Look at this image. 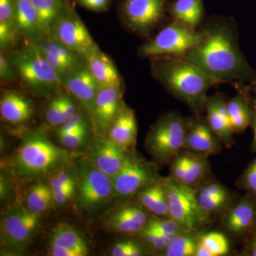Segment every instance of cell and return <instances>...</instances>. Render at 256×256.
<instances>
[{
    "instance_id": "cell-1",
    "label": "cell",
    "mask_w": 256,
    "mask_h": 256,
    "mask_svg": "<svg viewBox=\"0 0 256 256\" xmlns=\"http://www.w3.org/2000/svg\"><path fill=\"white\" fill-rule=\"evenodd\" d=\"M201 32V42L184 60L218 84L250 82L256 78V70L249 65L239 48L238 34L232 20L213 18Z\"/></svg>"
},
{
    "instance_id": "cell-2",
    "label": "cell",
    "mask_w": 256,
    "mask_h": 256,
    "mask_svg": "<svg viewBox=\"0 0 256 256\" xmlns=\"http://www.w3.org/2000/svg\"><path fill=\"white\" fill-rule=\"evenodd\" d=\"M152 58L153 76L174 97L200 112L205 107L208 89L218 82L182 58L163 56Z\"/></svg>"
},
{
    "instance_id": "cell-3",
    "label": "cell",
    "mask_w": 256,
    "mask_h": 256,
    "mask_svg": "<svg viewBox=\"0 0 256 256\" xmlns=\"http://www.w3.org/2000/svg\"><path fill=\"white\" fill-rule=\"evenodd\" d=\"M68 159L66 152L56 146L43 133L34 132L24 140L12 163L20 178H33L56 171Z\"/></svg>"
},
{
    "instance_id": "cell-4",
    "label": "cell",
    "mask_w": 256,
    "mask_h": 256,
    "mask_svg": "<svg viewBox=\"0 0 256 256\" xmlns=\"http://www.w3.org/2000/svg\"><path fill=\"white\" fill-rule=\"evenodd\" d=\"M190 122L176 112H170L158 120L146 137V146L152 156L162 163L178 156L184 149Z\"/></svg>"
},
{
    "instance_id": "cell-5",
    "label": "cell",
    "mask_w": 256,
    "mask_h": 256,
    "mask_svg": "<svg viewBox=\"0 0 256 256\" xmlns=\"http://www.w3.org/2000/svg\"><path fill=\"white\" fill-rule=\"evenodd\" d=\"M161 182L168 196L170 218L178 222L186 232H191L206 223L208 215L202 210L197 192L192 186L170 176Z\"/></svg>"
},
{
    "instance_id": "cell-6",
    "label": "cell",
    "mask_w": 256,
    "mask_h": 256,
    "mask_svg": "<svg viewBox=\"0 0 256 256\" xmlns=\"http://www.w3.org/2000/svg\"><path fill=\"white\" fill-rule=\"evenodd\" d=\"M10 62L25 86L37 94L52 92L62 85V77L32 44L26 50L12 54Z\"/></svg>"
},
{
    "instance_id": "cell-7",
    "label": "cell",
    "mask_w": 256,
    "mask_h": 256,
    "mask_svg": "<svg viewBox=\"0 0 256 256\" xmlns=\"http://www.w3.org/2000/svg\"><path fill=\"white\" fill-rule=\"evenodd\" d=\"M202 38V32L195 31L180 22L173 21L165 26L152 40L140 48L148 57L174 56L183 58Z\"/></svg>"
},
{
    "instance_id": "cell-8",
    "label": "cell",
    "mask_w": 256,
    "mask_h": 256,
    "mask_svg": "<svg viewBox=\"0 0 256 256\" xmlns=\"http://www.w3.org/2000/svg\"><path fill=\"white\" fill-rule=\"evenodd\" d=\"M41 226V215L26 206L16 204L10 207L1 220V242L5 246L26 248Z\"/></svg>"
},
{
    "instance_id": "cell-9",
    "label": "cell",
    "mask_w": 256,
    "mask_h": 256,
    "mask_svg": "<svg viewBox=\"0 0 256 256\" xmlns=\"http://www.w3.org/2000/svg\"><path fill=\"white\" fill-rule=\"evenodd\" d=\"M50 30V36L84 58L97 46L78 15L70 8L64 10Z\"/></svg>"
},
{
    "instance_id": "cell-10",
    "label": "cell",
    "mask_w": 256,
    "mask_h": 256,
    "mask_svg": "<svg viewBox=\"0 0 256 256\" xmlns=\"http://www.w3.org/2000/svg\"><path fill=\"white\" fill-rule=\"evenodd\" d=\"M154 168L136 156H128L118 172L112 178V194L120 200L130 198L154 182Z\"/></svg>"
},
{
    "instance_id": "cell-11",
    "label": "cell",
    "mask_w": 256,
    "mask_h": 256,
    "mask_svg": "<svg viewBox=\"0 0 256 256\" xmlns=\"http://www.w3.org/2000/svg\"><path fill=\"white\" fill-rule=\"evenodd\" d=\"M79 180V204L84 210H94L114 196L112 178L92 163L82 165Z\"/></svg>"
},
{
    "instance_id": "cell-12",
    "label": "cell",
    "mask_w": 256,
    "mask_h": 256,
    "mask_svg": "<svg viewBox=\"0 0 256 256\" xmlns=\"http://www.w3.org/2000/svg\"><path fill=\"white\" fill-rule=\"evenodd\" d=\"M166 4L168 0H124L121 13L128 28L146 34L161 21Z\"/></svg>"
},
{
    "instance_id": "cell-13",
    "label": "cell",
    "mask_w": 256,
    "mask_h": 256,
    "mask_svg": "<svg viewBox=\"0 0 256 256\" xmlns=\"http://www.w3.org/2000/svg\"><path fill=\"white\" fill-rule=\"evenodd\" d=\"M122 106L121 88H100L96 96L94 112L90 116L96 132L99 136L108 132Z\"/></svg>"
},
{
    "instance_id": "cell-14",
    "label": "cell",
    "mask_w": 256,
    "mask_h": 256,
    "mask_svg": "<svg viewBox=\"0 0 256 256\" xmlns=\"http://www.w3.org/2000/svg\"><path fill=\"white\" fill-rule=\"evenodd\" d=\"M126 150L108 137L99 136L90 150L92 164L111 178L120 171L127 159Z\"/></svg>"
},
{
    "instance_id": "cell-15",
    "label": "cell",
    "mask_w": 256,
    "mask_h": 256,
    "mask_svg": "<svg viewBox=\"0 0 256 256\" xmlns=\"http://www.w3.org/2000/svg\"><path fill=\"white\" fill-rule=\"evenodd\" d=\"M65 88L92 116L100 87L88 67L76 68L66 76Z\"/></svg>"
},
{
    "instance_id": "cell-16",
    "label": "cell",
    "mask_w": 256,
    "mask_h": 256,
    "mask_svg": "<svg viewBox=\"0 0 256 256\" xmlns=\"http://www.w3.org/2000/svg\"><path fill=\"white\" fill-rule=\"evenodd\" d=\"M256 226V195L248 192L228 212L225 220L228 232L236 236L250 235Z\"/></svg>"
},
{
    "instance_id": "cell-17",
    "label": "cell",
    "mask_w": 256,
    "mask_h": 256,
    "mask_svg": "<svg viewBox=\"0 0 256 256\" xmlns=\"http://www.w3.org/2000/svg\"><path fill=\"white\" fill-rule=\"evenodd\" d=\"M148 220V214L142 207L127 205L112 212L107 224L118 233L139 234L146 228Z\"/></svg>"
},
{
    "instance_id": "cell-18",
    "label": "cell",
    "mask_w": 256,
    "mask_h": 256,
    "mask_svg": "<svg viewBox=\"0 0 256 256\" xmlns=\"http://www.w3.org/2000/svg\"><path fill=\"white\" fill-rule=\"evenodd\" d=\"M88 68L94 76L99 87H116L121 88L122 80L118 70L112 60L98 46H96L85 57Z\"/></svg>"
},
{
    "instance_id": "cell-19",
    "label": "cell",
    "mask_w": 256,
    "mask_h": 256,
    "mask_svg": "<svg viewBox=\"0 0 256 256\" xmlns=\"http://www.w3.org/2000/svg\"><path fill=\"white\" fill-rule=\"evenodd\" d=\"M112 142L127 150L136 146L138 126L134 111L122 106L107 132Z\"/></svg>"
},
{
    "instance_id": "cell-20",
    "label": "cell",
    "mask_w": 256,
    "mask_h": 256,
    "mask_svg": "<svg viewBox=\"0 0 256 256\" xmlns=\"http://www.w3.org/2000/svg\"><path fill=\"white\" fill-rule=\"evenodd\" d=\"M216 136L204 120L190 121V128L184 149H188L204 154H213L220 150Z\"/></svg>"
},
{
    "instance_id": "cell-21",
    "label": "cell",
    "mask_w": 256,
    "mask_h": 256,
    "mask_svg": "<svg viewBox=\"0 0 256 256\" xmlns=\"http://www.w3.org/2000/svg\"><path fill=\"white\" fill-rule=\"evenodd\" d=\"M0 112L2 118L12 124L28 122L33 114V108L28 99L18 92H5L0 101Z\"/></svg>"
},
{
    "instance_id": "cell-22",
    "label": "cell",
    "mask_w": 256,
    "mask_h": 256,
    "mask_svg": "<svg viewBox=\"0 0 256 256\" xmlns=\"http://www.w3.org/2000/svg\"><path fill=\"white\" fill-rule=\"evenodd\" d=\"M139 200L144 208L159 216L170 217L169 202L161 181L153 182L142 188Z\"/></svg>"
},
{
    "instance_id": "cell-23",
    "label": "cell",
    "mask_w": 256,
    "mask_h": 256,
    "mask_svg": "<svg viewBox=\"0 0 256 256\" xmlns=\"http://www.w3.org/2000/svg\"><path fill=\"white\" fill-rule=\"evenodd\" d=\"M174 20L195 30L203 18V0H176L170 6Z\"/></svg>"
},
{
    "instance_id": "cell-24",
    "label": "cell",
    "mask_w": 256,
    "mask_h": 256,
    "mask_svg": "<svg viewBox=\"0 0 256 256\" xmlns=\"http://www.w3.org/2000/svg\"><path fill=\"white\" fill-rule=\"evenodd\" d=\"M18 30L30 38L42 33L36 10L31 0H13Z\"/></svg>"
},
{
    "instance_id": "cell-25",
    "label": "cell",
    "mask_w": 256,
    "mask_h": 256,
    "mask_svg": "<svg viewBox=\"0 0 256 256\" xmlns=\"http://www.w3.org/2000/svg\"><path fill=\"white\" fill-rule=\"evenodd\" d=\"M50 245L66 248L88 254V248L85 239L73 227L65 223L58 224L52 230Z\"/></svg>"
},
{
    "instance_id": "cell-26",
    "label": "cell",
    "mask_w": 256,
    "mask_h": 256,
    "mask_svg": "<svg viewBox=\"0 0 256 256\" xmlns=\"http://www.w3.org/2000/svg\"><path fill=\"white\" fill-rule=\"evenodd\" d=\"M205 108L208 126L216 136L226 146L232 144L234 132L230 122L224 118L218 108V96L207 98Z\"/></svg>"
},
{
    "instance_id": "cell-27",
    "label": "cell",
    "mask_w": 256,
    "mask_h": 256,
    "mask_svg": "<svg viewBox=\"0 0 256 256\" xmlns=\"http://www.w3.org/2000/svg\"><path fill=\"white\" fill-rule=\"evenodd\" d=\"M229 122L234 133L240 134L250 124V114L246 97L242 92L227 102Z\"/></svg>"
},
{
    "instance_id": "cell-28",
    "label": "cell",
    "mask_w": 256,
    "mask_h": 256,
    "mask_svg": "<svg viewBox=\"0 0 256 256\" xmlns=\"http://www.w3.org/2000/svg\"><path fill=\"white\" fill-rule=\"evenodd\" d=\"M13 0H0V44L9 46L14 42L18 30Z\"/></svg>"
},
{
    "instance_id": "cell-29",
    "label": "cell",
    "mask_w": 256,
    "mask_h": 256,
    "mask_svg": "<svg viewBox=\"0 0 256 256\" xmlns=\"http://www.w3.org/2000/svg\"><path fill=\"white\" fill-rule=\"evenodd\" d=\"M53 203V194L50 184L38 182L28 188L25 206L34 213L41 215L50 210Z\"/></svg>"
},
{
    "instance_id": "cell-30",
    "label": "cell",
    "mask_w": 256,
    "mask_h": 256,
    "mask_svg": "<svg viewBox=\"0 0 256 256\" xmlns=\"http://www.w3.org/2000/svg\"><path fill=\"white\" fill-rule=\"evenodd\" d=\"M36 10L42 33L48 31L67 6L64 0H31Z\"/></svg>"
},
{
    "instance_id": "cell-31",
    "label": "cell",
    "mask_w": 256,
    "mask_h": 256,
    "mask_svg": "<svg viewBox=\"0 0 256 256\" xmlns=\"http://www.w3.org/2000/svg\"><path fill=\"white\" fill-rule=\"evenodd\" d=\"M197 240L188 232L178 234L165 249L166 256H195Z\"/></svg>"
},
{
    "instance_id": "cell-32",
    "label": "cell",
    "mask_w": 256,
    "mask_h": 256,
    "mask_svg": "<svg viewBox=\"0 0 256 256\" xmlns=\"http://www.w3.org/2000/svg\"><path fill=\"white\" fill-rule=\"evenodd\" d=\"M206 168L207 162L204 158V154H188V168L181 182L191 186H193L202 180L206 173Z\"/></svg>"
},
{
    "instance_id": "cell-33",
    "label": "cell",
    "mask_w": 256,
    "mask_h": 256,
    "mask_svg": "<svg viewBox=\"0 0 256 256\" xmlns=\"http://www.w3.org/2000/svg\"><path fill=\"white\" fill-rule=\"evenodd\" d=\"M197 198L202 210L208 215L222 208L228 202L229 195L227 191L212 194L201 188L197 194Z\"/></svg>"
},
{
    "instance_id": "cell-34",
    "label": "cell",
    "mask_w": 256,
    "mask_h": 256,
    "mask_svg": "<svg viewBox=\"0 0 256 256\" xmlns=\"http://www.w3.org/2000/svg\"><path fill=\"white\" fill-rule=\"evenodd\" d=\"M213 256L226 255L228 252V242L224 234L217 232H210L204 234L200 238Z\"/></svg>"
},
{
    "instance_id": "cell-35",
    "label": "cell",
    "mask_w": 256,
    "mask_h": 256,
    "mask_svg": "<svg viewBox=\"0 0 256 256\" xmlns=\"http://www.w3.org/2000/svg\"><path fill=\"white\" fill-rule=\"evenodd\" d=\"M60 144L68 150L78 149L86 142L88 126H84L70 132L57 134Z\"/></svg>"
},
{
    "instance_id": "cell-36",
    "label": "cell",
    "mask_w": 256,
    "mask_h": 256,
    "mask_svg": "<svg viewBox=\"0 0 256 256\" xmlns=\"http://www.w3.org/2000/svg\"><path fill=\"white\" fill-rule=\"evenodd\" d=\"M144 229L152 230V232H160V233L172 234V235H176V234L186 232L178 222L172 218L168 220H158V218L149 220Z\"/></svg>"
},
{
    "instance_id": "cell-37",
    "label": "cell",
    "mask_w": 256,
    "mask_h": 256,
    "mask_svg": "<svg viewBox=\"0 0 256 256\" xmlns=\"http://www.w3.org/2000/svg\"><path fill=\"white\" fill-rule=\"evenodd\" d=\"M139 234L146 244H149L156 250H163V249L165 250L172 240L178 235V234L172 235V234L160 233V232H152L146 229H143L142 232Z\"/></svg>"
},
{
    "instance_id": "cell-38",
    "label": "cell",
    "mask_w": 256,
    "mask_h": 256,
    "mask_svg": "<svg viewBox=\"0 0 256 256\" xmlns=\"http://www.w3.org/2000/svg\"><path fill=\"white\" fill-rule=\"evenodd\" d=\"M144 248L134 240H122L118 242L112 247V256H140L144 255Z\"/></svg>"
},
{
    "instance_id": "cell-39",
    "label": "cell",
    "mask_w": 256,
    "mask_h": 256,
    "mask_svg": "<svg viewBox=\"0 0 256 256\" xmlns=\"http://www.w3.org/2000/svg\"><path fill=\"white\" fill-rule=\"evenodd\" d=\"M76 185L74 175L67 170H56L50 178V186L52 190L60 188H76Z\"/></svg>"
},
{
    "instance_id": "cell-40",
    "label": "cell",
    "mask_w": 256,
    "mask_h": 256,
    "mask_svg": "<svg viewBox=\"0 0 256 256\" xmlns=\"http://www.w3.org/2000/svg\"><path fill=\"white\" fill-rule=\"evenodd\" d=\"M45 118L46 122L52 126H60L66 122V119L60 108V98H55L50 101L47 106Z\"/></svg>"
},
{
    "instance_id": "cell-41",
    "label": "cell",
    "mask_w": 256,
    "mask_h": 256,
    "mask_svg": "<svg viewBox=\"0 0 256 256\" xmlns=\"http://www.w3.org/2000/svg\"><path fill=\"white\" fill-rule=\"evenodd\" d=\"M240 186L244 190L256 195V159L249 164L240 180Z\"/></svg>"
},
{
    "instance_id": "cell-42",
    "label": "cell",
    "mask_w": 256,
    "mask_h": 256,
    "mask_svg": "<svg viewBox=\"0 0 256 256\" xmlns=\"http://www.w3.org/2000/svg\"><path fill=\"white\" fill-rule=\"evenodd\" d=\"M86 126L87 122L84 114L82 112H77L67 120L66 122L60 126L57 130L56 134L70 132Z\"/></svg>"
},
{
    "instance_id": "cell-43",
    "label": "cell",
    "mask_w": 256,
    "mask_h": 256,
    "mask_svg": "<svg viewBox=\"0 0 256 256\" xmlns=\"http://www.w3.org/2000/svg\"><path fill=\"white\" fill-rule=\"evenodd\" d=\"M173 160L174 161L172 165L170 178L176 181L181 182L188 168V154H183V156L178 154L175 158V160Z\"/></svg>"
},
{
    "instance_id": "cell-44",
    "label": "cell",
    "mask_w": 256,
    "mask_h": 256,
    "mask_svg": "<svg viewBox=\"0 0 256 256\" xmlns=\"http://www.w3.org/2000/svg\"><path fill=\"white\" fill-rule=\"evenodd\" d=\"M76 191V188H60L52 190L54 203L58 206H64L72 200Z\"/></svg>"
},
{
    "instance_id": "cell-45",
    "label": "cell",
    "mask_w": 256,
    "mask_h": 256,
    "mask_svg": "<svg viewBox=\"0 0 256 256\" xmlns=\"http://www.w3.org/2000/svg\"><path fill=\"white\" fill-rule=\"evenodd\" d=\"M13 66L5 58L1 53L0 54V77L2 80H10L14 78V72L12 68Z\"/></svg>"
},
{
    "instance_id": "cell-46",
    "label": "cell",
    "mask_w": 256,
    "mask_h": 256,
    "mask_svg": "<svg viewBox=\"0 0 256 256\" xmlns=\"http://www.w3.org/2000/svg\"><path fill=\"white\" fill-rule=\"evenodd\" d=\"M58 98H60V108H62L64 116H65L67 120L70 117H72L74 114H76L78 111H77L75 104L70 97L63 95L58 96Z\"/></svg>"
},
{
    "instance_id": "cell-47",
    "label": "cell",
    "mask_w": 256,
    "mask_h": 256,
    "mask_svg": "<svg viewBox=\"0 0 256 256\" xmlns=\"http://www.w3.org/2000/svg\"><path fill=\"white\" fill-rule=\"evenodd\" d=\"M79 4L92 11H105L108 6L109 0H78Z\"/></svg>"
},
{
    "instance_id": "cell-48",
    "label": "cell",
    "mask_w": 256,
    "mask_h": 256,
    "mask_svg": "<svg viewBox=\"0 0 256 256\" xmlns=\"http://www.w3.org/2000/svg\"><path fill=\"white\" fill-rule=\"evenodd\" d=\"M48 255L52 256H86L85 252L73 250V249L66 248L50 245Z\"/></svg>"
},
{
    "instance_id": "cell-49",
    "label": "cell",
    "mask_w": 256,
    "mask_h": 256,
    "mask_svg": "<svg viewBox=\"0 0 256 256\" xmlns=\"http://www.w3.org/2000/svg\"><path fill=\"white\" fill-rule=\"evenodd\" d=\"M248 100V99H247ZM248 102L249 109H250V124L252 131H254V142H252V148L254 150L256 151V108L248 100Z\"/></svg>"
},
{
    "instance_id": "cell-50",
    "label": "cell",
    "mask_w": 256,
    "mask_h": 256,
    "mask_svg": "<svg viewBox=\"0 0 256 256\" xmlns=\"http://www.w3.org/2000/svg\"><path fill=\"white\" fill-rule=\"evenodd\" d=\"M196 256H213L212 252L206 248V247L200 242V240L197 242L196 252H195Z\"/></svg>"
},
{
    "instance_id": "cell-51",
    "label": "cell",
    "mask_w": 256,
    "mask_h": 256,
    "mask_svg": "<svg viewBox=\"0 0 256 256\" xmlns=\"http://www.w3.org/2000/svg\"><path fill=\"white\" fill-rule=\"evenodd\" d=\"M250 240L249 242L248 252L249 256H256V232L254 230L250 234Z\"/></svg>"
},
{
    "instance_id": "cell-52",
    "label": "cell",
    "mask_w": 256,
    "mask_h": 256,
    "mask_svg": "<svg viewBox=\"0 0 256 256\" xmlns=\"http://www.w3.org/2000/svg\"><path fill=\"white\" fill-rule=\"evenodd\" d=\"M242 86L244 87V88L245 89L252 97L256 99V77L254 80H252V82H249L248 85H246V84H244L242 82Z\"/></svg>"
},
{
    "instance_id": "cell-53",
    "label": "cell",
    "mask_w": 256,
    "mask_h": 256,
    "mask_svg": "<svg viewBox=\"0 0 256 256\" xmlns=\"http://www.w3.org/2000/svg\"><path fill=\"white\" fill-rule=\"evenodd\" d=\"M238 89L239 92H242V94L246 96V97L247 98L249 102H250V104H252V105L254 106V107H255L256 108V99L254 98V97H252V96H250V94H249L248 92L244 88V87L242 86V85L239 86Z\"/></svg>"
},
{
    "instance_id": "cell-54",
    "label": "cell",
    "mask_w": 256,
    "mask_h": 256,
    "mask_svg": "<svg viewBox=\"0 0 256 256\" xmlns=\"http://www.w3.org/2000/svg\"><path fill=\"white\" fill-rule=\"evenodd\" d=\"M254 230H255V232H256V226L255 229H254Z\"/></svg>"
}]
</instances>
